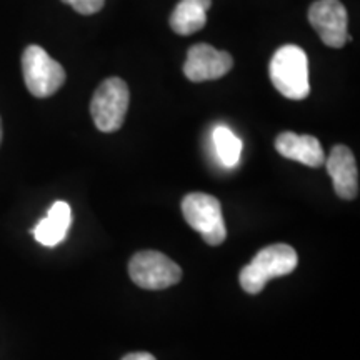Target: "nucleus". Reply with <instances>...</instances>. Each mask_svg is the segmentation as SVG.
<instances>
[{
  "instance_id": "8",
  "label": "nucleus",
  "mask_w": 360,
  "mask_h": 360,
  "mask_svg": "<svg viewBox=\"0 0 360 360\" xmlns=\"http://www.w3.org/2000/svg\"><path fill=\"white\" fill-rule=\"evenodd\" d=\"M232 67L233 58L229 52L217 51L209 44H197L188 49L184 74L191 82H205L224 77Z\"/></svg>"
},
{
  "instance_id": "9",
  "label": "nucleus",
  "mask_w": 360,
  "mask_h": 360,
  "mask_svg": "<svg viewBox=\"0 0 360 360\" xmlns=\"http://www.w3.org/2000/svg\"><path fill=\"white\" fill-rule=\"evenodd\" d=\"M327 172L334 182L335 193L344 200H354L359 195V170L355 157L349 147L335 146L327 159Z\"/></svg>"
},
{
  "instance_id": "13",
  "label": "nucleus",
  "mask_w": 360,
  "mask_h": 360,
  "mask_svg": "<svg viewBox=\"0 0 360 360\" xmlns=\"http://www.w3.org/2000/svg\"><path fill=\"white\" fill-rule=\"evenodd\" d=\"M214 146L217 150L219 159L225 167H236L240 160L242 141L225 125H219L214 130Z\"/></svg>"
},
{
  "instance_id": "6",
  "label": "nucleus",
  "mask_w": 360,
  "mask_h": 360,
  "mask_svg": "<svg viewBox=\"0 0 360 360\" xmlns=\"http://www.w3.org/2000/svg\"><path fill=\"white\" fill-rule=\"evenodd\" d=\"M129 274L135 285L146 290H162L182 278V269L167 255L155 250L137 252L129 264Z\"/></svg>"
},
{
  "instance_id": "5",
  "label": "nucleus",
  "mask_w": 360,
  "mask_h": 360,
  "mask_svg": "<svg viewBox=\"0 0 360 360\" xmlns=\"http://www.w3.org/2000/svg\"><path fill=\"white\" fill-rule=\"evenodd\" d=\"M182 214L187 224L209 245H220L227 237L222 217V207L214 195L202 192H193L184 197Z\"/></svg>"
},
{
  "instance_id": "12",
  "label": "nucleus",
  "mask_w": 360,
  "mask_h": 360,
  "mask_svg": "<svg viewBox=\"0 0 360 360\" xmlns=\"http://www.w3.org/2000/svg\"><path fill=\"white\" fill-rule=\"evenodd\" d=\"M212 0H180L170 15V27L175 34L191 35L202 30L207 24Z\"/></svg>"
},
{
  "instance_id": "4",
  "label": "nucleus",
  "mask_w": 360,
  "mask_h": 360,
  "mask_svg": "<svg viewBox=\"0 0 360 360\" xmlns=\"http://www.w3.org/2000/svg\"><path fill=\"white\" fill-rule=\"evenodd\" d=\"M22 72L34 97H51L65 82V70L39 45H29L22 56Z\"/></svg>"
},
{
  "instance_id": "10",
  "label": "nucleus",
  "mask_w": 360,
  "mask_h": 360,
  "mask_svg": "<svg viewBox=\"0 0 360 360\" xmlns=\"http://www.w3.org/2000/svg\"><path fill=\"white\" fill-rule=\"evenodd\" d=\"M277 152L285 159L300 162L307 167H322L326 164V154L321 142L312 135L282 132L276 139Z\"/></svg>"
},
{
  "instance_id": "14",
  "label": "nucleus",
  "mask_w": 360,
  "mask_h": 360,
  "mask_svg": "<svg viewBox=\"0 0 360 360\" xmlns=\"http://www.w3.org/2000/svg\"><path fill=\"white\" fill-rule=\"evenodd\" d=\"M62 2L82 13V15H92V13L101 11L105 0H62Z\"/></svg>"
},
{
  "instance_id": "2",
  "label": "nucleus",
  "mask_w": 360,
  "mask_h": 360,
  "mask_svg": "<svg viewBox=\"0 0 360 360\" xmlns=\"http://www.w3.org/2000/svg\"><path fill=\"white\" fill-rule=\"evenodd\" d=\"M297 252L287 244H274L265 247L252 259L249 265L240 270L242 289L247 294H259L265 289L270 278L289 276L297 267Z\"/></svg>"
},
{
  "instance_id": "3",
  "label": "nucleus",
  "mask_w": 360,
  "mask_h": 360,
  "mask_svg": "<svg viewBox=\"0 0 360 360\" xmlns=\"http://www.w3.org/2000/svg\"><path fill=\"white\" fill-rule=\"evenodd\" d=\"M129 87L122 79L110 77L103 80L90 102V114L96 127L105 134L122 127L129 110Z\"/></svg>"
},
{
  "instance_id": "16",
  "label": "nucleus",
  "mask_w": 360,
  "mask_h": 360,
  "mask_svg": "<svg viewBox=\"0 0 360 360\" xmlns=\"http://www.w3.org/2000/svg\"><path fill=\"white\" fill-rule=\"evenodd\" d=\"M0 142H2V120H0Z\"/></svg>"
},
{
  "instance_id": "7",
  "label": "nucleus",
  "mask_w": 360,
  "mask_h": 360,
  "mask_svg": "<svg viewBox=\"0 0 360 360\" xmlns=\"http://www.w3.org/2000/svg\"><path fill=\"white\" fill-rule=\"evenodd\" d=\"M309 22L322 42L332 49H340L350 40L349 17L340 0H317L309 8Z\"/></svg>"
},
{
  "instance_id": "15",
  "label": "nucleus",
  "mask_w": 360,
  "mask_h": 360,
  "mask_svg": "<svg viewBox=\"0 0 360 360\" xmlns=\"http://www.w3.org/2000/svg\"><path fill=\"white\" fill-rule=\"evenodd\" d=\"M122 360H157V359L148 352H134V354L125 355Z\"/></svg>"
},
{
  "instance_id": "11",
  "label": "nucleus",
  "mask_w": 360,
  "mask_h": 360,
  "mask_svg": "<svg viewBox=\"0 0 360 360\" xmlns=\"http://www.w3.org/2000/svg\"><path fill=\"white\" fill-rule=\"evenodd\" d=\"M72 224V210L67 202H53L49 212L35 225L34 237L39 244L45 247H56L64 240Z\"/></svg>"
},
{
  "instance_id": "1",
  "label": "nucleus",
  "mask_w": 360,
  "mask_h": 360,
  "mask_svg": "<svg viewBox=\"0 0 360 360\" xmlns=\"http://www.w3.org/2000/svg\"><path fill=\"white\" fill-rule=\"evenodd\" d=\"M274 87L290 101H304L310 94L309 58L299 45H283L270 60Z\"/></svg>"
}]
</instances>
